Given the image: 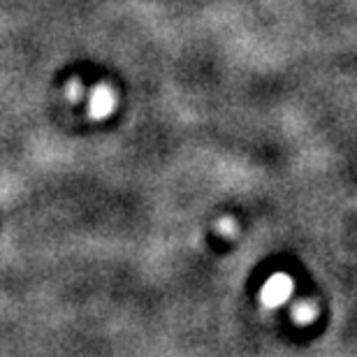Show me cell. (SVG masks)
Masks as SVG:
<instances>
[{
	"mask_svg": "<svg viewBox=\"0 0 357 357\" xmlns=\"http://www.w3.org/2000/svg\"><path fill=\"white\" fill-rule=\"evenodd\" d=\"M292 295V278L288 274H274L267 278V283L262 285V302L265 306H281L283 302H288V297Z\"/></svg>",
	"mask_w": 357,
	"mask_h": 357,
	"instance_id": "obj_1",
	"label": "cell"
},
{
	"mask_svg": "<svg viewBox=\"0 0 357 357\" xmlns=\"http://www.w3.org/2000/svg\"><path fill=\"white\" fill-rule=\"evenodd\" d=\"M114 107H116V93H114V89L107 86V84H98L91 93V102H89L91 119L96 121L107 119L114 112Z\"/></svg>",
	"mask_w": 357,
	"mask_h": 357,
	"instance_id": "obj_2",
	"label": "cell"
},
{
	"mask_svg": "<svg viewBox=\"0 0 357 357\" xmlns=\"http://www.w3.org/2000/svg\"><path fill=\"white\" fill-rule=\"evenodd\" d=\"M292 316H295V320L297 323H302V325H306V323H311L313 318H316V306H313V302H299L297 306H295V311H292Z\"/></svg>",
	"mask_w": 357,
	"mask_h": 357,
	"instance_id": "obj_3",
	"label": "cell"
},
{
	"mask_svg": "<svg viewBox=\"0 0 357 357\" xmlns=\"http://www.w3.org/2000/svg\"><path fill=\"white\" fill-rule=\"evenodd\" d=\"M82 98V82L73 79L68 84V100H79Z\"/></svg>",
	"mask_w": 357,
	"mask_h": 357,
	"instance_id": "obj_4",
	"label": "cell"
}]
</instances>
